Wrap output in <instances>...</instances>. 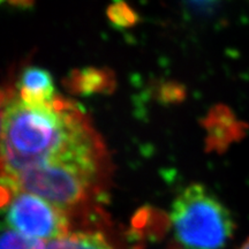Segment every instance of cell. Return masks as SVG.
Wrapping results in <instances>:
<instances>
[{
  "instance_id": "obj_5",
  "label": "cell",
  "mask_w": 249,
  "mask_h": 249,
  "mask_svg": "<svg viewBox=\"0 0 249 249\" xmlns=\"http://www.w3.org/2000/svg\"><path fill=\"white\" fill-rule=\"evenodd\" d=\"M14 87L18 96L28 104H48L58 96L51 74L36 66L24 68Z\"/></svg>"
},
{
  "instance_id": "obj_10",
  "label": "cell",
  "mask_w": 249,
  "mask_h": 249,
  "mask_svg": "<svg viewBox=\"0 0 249 249\" xmlns=\"http://www.w3.org/2000/svg\"><path fill=\"white\" fill-rule=\"evenodd\" d=\"M2 1H6V0H2ZM31 1H33V0H9V2H12V4H15V5H18V6H21V5L27 6V5H29Z\"/></svg>"
},
{
  "instance_id": "obj_4",
  "label": "cell",
  "mask_w": 249,
  "mask_h": 249,
  "mask_svg": "<svg viewBox=\"0 0 249 249\" xmlns=\"http://www.w3.org/2000/svg\"><path fill=\"white\" fill-rule=\"evenodd\" d=\"M44 249H129L104 220L102 211L74 220L68 232L44 244Z\"/></svg>"
},
{
  "instance_id": "obj_11",
  "label": "cell",
  "mask_w": 249,
  "mask_h": 249,
  "mask_svg": "<svg viewBox=\"0 0 249 249\" xmlns=\"http://www.w3.org/2000/svg\"><path fill=\"white\" fill-rule=\"evenodd\" d=\"M239 249H249V238L241 245V247Z\"/></svg>"
},
{
  "instance_id": "obj_9",
  "label": "cell",
  "mask_w": 249,
  "mask_h": 249,
  "mask_svg": "<svg viewBox=\"0 0 249 249\" xmlns=\"http://www.w3.org/2000/svg\"><path fill=\"white\" fill-rule=\"evenodd\" d=\"M186 5L198 13H210L219 2V0H185Z\"/></svg>"
},
{
  "instance_id": "obj_2",
  "label": "cell",
  "mask_w": 249,
  "mask_h": 249,
  "mask_svg": "<svg viewBox=\"0 0 249 249\" xmlns=\"http://www.w3.org/2000/svg\"><path fill=\"white\" fill-rule=\"evenodd\" d=\"M170 222L185 249H223L234 234L230 210L200 183L187 186L173 201Z\"/></svg>"
},
{
  "instance_id": "obj_3",
  "label": "cell",
  "mask_w": 249,
  "mask_h": 249,
  "mask_svg": "<svg viewBox=\"0 0 249 249\" xmlns=\"http://www.w3.org/2000/svg\"><path fill=\"white\" fill-rule=\"evenodd\" d=\"M2 193L6 225L20 234L48 242L73 226V217L38 195L24 191Z\"/></svg>"
},
{
  "instance_id": "obj_7",
  "label": "cell",
  "mask_w": 249,
  "mask_h": 249,
  "mask_svg": "<svg viewBox=\"0 0 249 249\" xmlns=\"http://www.w3.org/2000/svg\"><path fill=\"white\" fill-rule=\"evenodd\" d=\"M45 242L24 236L11 227H4L0 249H44Z\"/></svg>"
},
{
  "instance_id": "obj_8",
  "label": "cell",
  "mask_w": 249,
  "mask_h": 249,
  "mask_svg": "<svg viewBox=\"0 0 249 249\" xmlns=\"http://www.w3.org/2000/svg\"><path fill=\"white\" fill-rule=\"evenodd\" d=\"M107 14L111 22L118 27H130L138 21L135 12L123 0L112 4Z\"/></svg>"
},
{
  "instance_id": "obj_6",
  "label": "cell",
  "mask_w": 249,
  "mask_h": 249,
  "mask_svg": "<svg viewBox=\"0 0 249 249\" xmlns=\"http://www.w3.org/2000/svg\"><path fill=\"white\" fill-rule=\"evenodd\" d=\"M114 77L110 71L87 67L75 71L67 79V87L73 92L89 96L93 93L110 92L114 88Z\"/></svg>"
},
{
  "instance_id": "obj_1",
  "label": "cell",
  "mask_w": 249,
  "mask_h": 249,
  "mask_svg": "<svg viewBox=\"0 0 249 249\" xmlns=\"http://www.w3.org/2000/svg\"><path fill=\"white\" fill-rule=\"evenodd\" d=\"M2 192L45 198L74 219L102 210L111 180L104 142L75 103L57 96L28 104L14 86L1 92Z\"/></svg>"
}]
</instances>
